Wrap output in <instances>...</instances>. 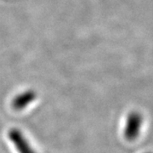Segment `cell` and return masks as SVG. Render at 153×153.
Returning <instances> with one entry per match:
<instances>
[{"label":"cell","instance_id":"obj_3","mask_svg":"<svg viewBox=\"0 0 153 153\" xmlns=\"http://www.w3.org/2000/svg\"><path fill=\"white\" fill-rule=\"evenodd\" d=\"M37 94L33 90H27L17 94L12 101V106L17 111H22L36 99Z\"/></svg>","mask_w":153,"mask_h":153},{"label":"cell","instance_id":"obj_1","mask_svg":"<svg viewBox=\"0 0 153 153\" xmlns=\"http://www.w3.org/2000/svg\"><path fill=\"white\" fill-rule=\"evenodd\" d=\"M143 124V117L137 111H132L128 115L123 129V134L127 140L133 141L136 140Z\"/></svg>","mask_w":153,"mask_h":153},{"label":"cell","instance_id":"obj_2","mask_svg":"<svg viewBox=\"0 0 153 153\" xmlns=\"http://www.w3.org/2000/svg\"><path fill=\"white\" fill-rule=\"evenodd\" d=\"M8 137L19 153H36L27 138L19 128H10L8 132Z\"/></svg>","mask_w":153,"mask_h":153},{"label":"cell","instance_id":"obj_4","mask_svg":"<svg viewBox=\"0 0 153 153\" xmlns=\"http://www.w3.org/2000/svg\"><path fill=\"white\" fill-rule=\"evenodd\" d=\"M147 153H151V152H147Z\"/></svg>","mask_w":153,"mask_h":153}]
</instances>
